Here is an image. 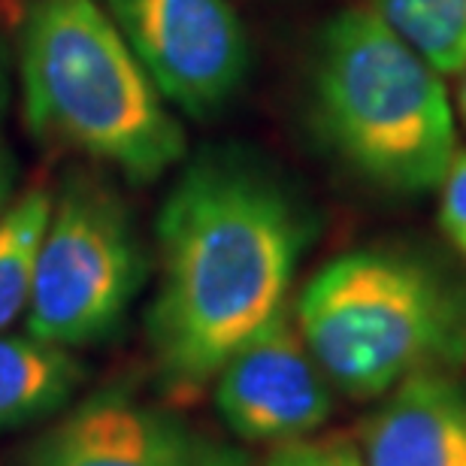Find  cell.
<instances>
[{"instance_id":"11","label":"cell","mask_w":466,"mask_h":466,"mask_svg":"<svg viewBox=\"0 0 466 466\" xmlns=\"http://www.w3.org/2000/svg\"><path fill=\"white\" fill-rule=\"evenodd\" d=\"M52 191L31 188L0 212V330L27 312Z\"/></svg>"},{"instance_id":"12","label":"cell","mask_w":466,"mask_h":466,"mask_svg":"<svg viewBox=\"0 0 466 466\" xmlns=\"http://www.w3.org/2000/svg\"><path fill=\"white\" fill-rule=\"evenodd\" d=\"M370 9L440 76L466 67V0H370Z\"/></svg>"},{"instance_id":"1","label":"cell","mask_w":466,"mask_h":466,"mask_svg":"<svg viewBox=\"0 0 466 466\" xmlns=\"http://www.w3.org/2000/svg\"><path fill=\"white\" fill-rule=\"evenodd\" d=\"M155 233L148 346L167 388L194 394L288 306L312 212L264 157L218 146L182 167Z\"/></svg>"},{"instance_id":"10","label":"cell","mask_w":466,"mask_h":466,"mask_svg":"<svg viewBox=\"0 0 466 466\" xmlns=\"http://www.w3.org/2000/svg\"><path fill=\"white\" fill-rule=\"evenodd\" d=\"M86 381L73 349L34 333L0 330V433L36 424L64 409Z\"/></svg>"},{"instance_id":"9","label":"cell","mask_w":466,"mask_h":466,"mask_svg":"<svg viewBox=\"0 0 466 466\" xmlns=\"http://www.w3.org/2000/svg\"><path fill=\"white\" fill-rule=\"evenodd\" d=\"M363 466H466V388L445 370L403 379L363 418Z\"/></svg>"},{"instance_id":"8","label":"cell","mask_w":466,"mask_h":466,"mask_svg":"<svg viewBox=\"0 0 466 466\" xmlns=\"http://www.w3.org/2000/svg\"><path fill=\"white\" fill-rule=\"evenodd\" d=\"M216 406L239 440L291 442L330 418L333 394L297 330L291 303L225 360Z\"/></svg>"},{"instance_id":"6","label":"cell","mask_w":466,"mask_h":466,"mask_svg":"<svg viewBox=\"0 0 466 466\" xmlns=\"http://www.w3.org/2000/svg\"><path fill=\"white\" fill-rule=\"evenodd\" d=\"M167 104L209 121L239 97L251 43L230 0H100Z\"/></svg>"},{"instance_id":"4","label":"cell","mask_w":466,"mask_h":466,"mask_svg":"<svg viewBox=\"0 0 466 466\" xmlns=\"http://www.w3.org/2000/svg\"><path fill=\"white\" fill-rule=\"evenodd\" d=\"M294 321L330 388L351 400L466 360V285L412 248L367 246L328 260L303 285Z\"/></svg>"},{"instance_id":"3","label":"cell","mask_w":466,"mask_h":466,"mask_svg":"<svg viewBox=\"0 0 466 466\" xmlns=\"http://www.w3.org/2000/svg\"><path fill=\"white\" fill-rule=\"evenodd\" d=\"M309 118L321 146L372 188H440L458 127L442 76L370 6L330 15L309 61Z\"/></svg>"},{"instance_id":"5","label":"cell","mask_w":466,"mask_h":466,"mask_svg":"<svg viewBox=\"0 0 466 466\" xmlns=\"http://www.w3.org/2000/svg\"><path fill=\"white\" fill-rule=\"evenodd\" d=\"M148 273L134 212L109 182L73 170L52 191L36 273L27 303V333L64 349L116 337Z\"/></svg>"},{"instance_id":"7","label":"cell","mask_w":466,"mask_h":466,"mask_svg":"<svg viewBox=\"0 0 466 466\" xmlns=\"http://www.w3.org/2000/svg\"><path fill=\"white\" fill-rule=\"evenodd\" d=\"M22 466H248V458L179 415L106 388L36 436Z\"/></svg>"},{"instance_id":"15","label":"cell","mask_w":466,"mask_h":466,"mask_svg":"<svg viewBox=\"0 0 466 466\" xmlns=\"http://www.w3.org/2000/svg\"><path fill=\"white\" fill-rule=\"evenodd\" d=\"M13 55L0 36V212H4L15 198V155L9 143V95H13Z\"/></svg>"},{"instance_id":"13","label":"cell","mask_w":466,"mask_h":466,"mask_svg":"<svg viewBox=\"0 0 466 466\" xmlns=\"http://www.w3.org/2000/svg\"><path fill=\"white\" fill-rule=\"evenodd\" d=\"M264 466H363V458L349 436H300L276 445Z\"/></svg>"},{"instance_id":"16","label":"cell","mask_w":466,"mask_h":466,"mask_svg":"<svg viewBox=\"0 0 466 466\" xmlns=\"http://www.w3.org/2000/svg\"><path fill=\"white\" fill-rule=\"evenodd\" d=\"M458 106H461V116L466 121V67H463V82H461V97H458Z\"/></svg>"},{"instance_id":"14","label":"cell","mask_w":466,"mask_h":466,"mask_svg":"<svg viewBox=\"0 0 466 466\" xmlns=\"http://www.w3.org/2000/svg\"><path fill=\"white\" fill-rule=\"evenodd\" d=\"M440 203V225L454 248L466 258V148H458L445 170Z\"/></svg>"},{"instance_id":"2","label":"cell","mask_w":466,"mask_h":466,"mask_svg":"<svg viewBox=\"0 0 466 466\" xmlns=\"http://www.w3.org/2000/svg\"><path fill=\"white\" fill-rule=\"evenodd\" d=\"M25 121L43 143L155 182L185 157L182 121L100 0H27L18 34Z\"/></svg>"}]
</instances>
